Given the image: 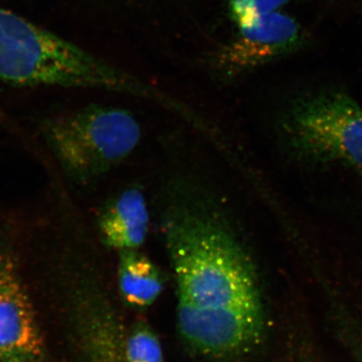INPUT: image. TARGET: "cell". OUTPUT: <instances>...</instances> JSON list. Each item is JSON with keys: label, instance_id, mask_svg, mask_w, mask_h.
I'll return each mask as SVG.
<instances>
[{"label": "cell", "instance_id": "obj_1", "mask_svg": "<svg viewBox=\"0 0 362 362\" xmlns=\"http://www.w3.org/2000/svg\"><path fill=\"white\" fill-rule=\"evenodd\" d=\"M157 223L185 343L216 359L256 349L266 322L258 262L226 202L199 178L177 176L162 185Z\"/></svg>", "mask_w": 362, "mask_h": 362}, {"label": "cell", "instance_id": "obj_2", "mask_svg": "<svg viewBox=\"0 0 362 362\" xmlns=\"http://www.w3.org/2000/svg\"><path fill=\"white\" fill-rule=\"evenodd\" d=\"M0 80L35 87L96 88L153 98L156 90L0 6Z\"/></svg>", "mask_w": 362, "mask_h": 362}, {"label": "cell", "instance_id": "obj_3", "mask_svg": "<svg viewBox=\"0 0 362 362\" xmlns=\"http://www.w3.org/2000/svg\"><path fill=\"white\" fill-rule=\"evenodd\" d=\"M42 134L69 180L95 182L136 151L142 127L134 114L111 106H89L52 117Z\"/></svg>", "mask_w": 362, "mask_h": 362}, {"label": "cell", "instance_id": "obj_4", "mask_svg": "<svg viewBox=\"0 0 362 362\" xmlns=\"http://www.w3.org/2000/svg\"><path fill=\"white\" fill-rule=\"evenodd\" d=\"M279 130L297 158L362 169V107L345 93H318L298 100L281 119Z\"/></svg>", "mask_w": 362, "mask_h": 362}, {"label": "cell", "instance_id": "obj_5", "mask_svg": "<svg viewBox=\"0 0 362 362\" xmlns=\"http://www.w3.org/2000/svg\"><path fill=\"white\" fill-rule=\"evenodd\" d=\"M0 362H45L39 323L8 242H0Z\"/></svg>", "mask_w": 362, "mask_h": 362}, {"label": "cell", "instance_id": "obj_6", "mask_svg": "<svg viewBox=\"0 0 362 362\" xmlns=\"http://www.w3.org/2000/svg\"><path fill=\"white\" fill-rule=\"evenodd\" d=\"M235 28L220 56V66L228 75L266 65L296 49L302 40L301 26L282 9L261 14Z\"/></svg>", "mask_w": 362, "mask_h": 362}, {"label": "cell", "instance_id": "obj_7", "mask_svg": "<svg viewBox=\"0 0 362 362\" xmlns=\"http://www.w3.org/2000/svg\"><path fill=\"white\" fill-rule=\"evenodd\" d=\"M102 243L117 252L141 250L148 237L150 209L144 190L130 185L114 195L97 218Z\"/></svg>", "mask_w": 362, "mask_h": 362}, {"label": "cell", "instance_id": "obj_8", "mask_svg": "<svg viewBox=\"0 0 362 362\" xmlns=\"http://www.w3.org/2000/svg\"><path fill=\"white\" fill-rule=\"evenodd\" d=\"M160 268L141 250L118 252L117 284L124 302L144 309L156 303L164 289Z\"/></svg>", "mask_w": 362, "mask_h": 362}, {"label": "cell", "instance_id": "obj_9", "mask_svg": "<svg viewBox=\"0 0 362 362\" xmlns=\"http://www.w3.org/2000/svg\"><path fill=\"white\" fill-rule=\"evenodd\" d=\"M126 362H163L158 338L146 326H138L126 343Z\"/></svg>", "mask_w": 362, "mask_h": 362}, {"label": "cell", "instance_id": "obj_10", "mask_svg": "<svg viewBox=\"0 0 362 362\" xmlns=\"http://www.w3.org/2000/svg\"><path fill=\"white\" fill-rule=\"evenodd\" d=\"M290 0H228V11L235 25L246 23L271 11H281Z\"/></svg>", "mask_w": 362, "mask_h": 362}]
</instances>
